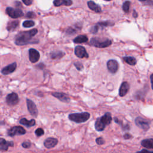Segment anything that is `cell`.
<instances>
[{
    "label": "cell",
    "instance_id": "6da1fadb",
    "mask_svg": "<svg viewBox=\"0 0 153 153\" xmlns=\"http://www.w3.org/2000/svg\"><path fill=\"white\" fill-rule=\"evenodd\" d=\"M38 32L36 29H32L29 31H24L18 33L15 37V43L17 45H24L29 44H36L38 40L32 39Z\"/></svg>",
    "mask_w": 153,
    "mask_h": 153
},
{
    "label": "cell",
    "instance_id": "7a4b0ae2",
    "mask_svg": "<svg viewBox=\"0 0 153 153\" xmlns=\"http://www.w3.org/2000/svg\"><path fill=\"white\" fill-rule=\"evenodd\" d=\"M68 117L69 119L72 121L76 123H81L87 121L90 117V113L87 112L81 113H74L69 114Z\"/></svg>",
    "mask_w": 153,
    "mask_h": 153
},
{
    "label": "cell",
    "instance_id": "3957f363",
    "mask_svg": "<svg viewBox=\"0 0 153 153\" xmlns=\"http://www.w3.org/2000/svg\"><path fill=\"white\" fill-rule=\"evenodd\" d=\"M112 44L111 40L105 38L104 39H100L97 37H93L90 40V44L97 48H105L111 45Z\"/></svg>",
    "mask_w": 153,
    "mask_h": 153
},
{
    "label": "cell",
    "instance_id": "277c9868",
    "mask_svg": "<svg viewBox=\"0 0 153 153\" xmlns=\"http://www.w3.org/2000/svg\"><path fill=\"white\" fill-rule=\"evenodd\" d=\"M136 125L144 131H147L149 128L151 121L147 119L143 118L140 117H137L134 120Z\"/></svg>",
    "mask_w": 153,
    "mask_h": 153
},
{
    "label": "cell",
    "instance_id": "5b68a950",
    "mask_svg": "<svg viewBox=\"0 0 153 153\" xmlns=\"http://www.w3.org/2000/svg\"><path fill=\"white\" fill-rule=\"evenodd\" d=\"M26 133V130L21 126H14L10 128L7 131L9 136H14L17 135H23Z\"/></svg>",
    "mask_w": 153,
    "mask_h": 153
},
{
    "label": "cell",
    "instance_id": "8992f818",
    "mask_svg": "<svg viewBox=\"0 0 153 153\" xmlns=\"http://www.w3.org/2000/svg\"><path fill=\"white\" fill-rule=\"evenodd\" d=\"M7 14L13 19H17L23 16V13L22 10L18 8H13L12 7H7L6 8Z\"/></svg>",
    "mask_w": 153,
    "mask_h": 153
},
{
    "label": "cell",
    "instance_id": "52a82bcc",
    "mask_svg": "<svg viewBox=\"0 0 153 153\" xmlns=\"http://www.w3.org/2000/svg\"><path fill=\"white\" fill-rule=\"evenodd\" d=\"M19 97L17 93H11L6 97V102L10 106H14L19 102Z\"/></svg>",
    "mask_w": 153,
    "mask_h": 153
},
{
    "label": "cell",
    "instance_id": "ba28073f",
    "mask_svg": "<svg viewBox=\"0 0 153 153\" xmlns=\"http://www.w3.org/2000/svg\"><path fill=\"white\" fill-rule=\"evenodd\" d=\"M26 105L27 110L29 112V113L34 117H36L38 115V109L36 108V106L35 105V103L32 102L30 99H26Z\"/></svg>",
    "mask_w": 153,
    "mask_h": 153
},
{
    "label": "cell",
    "instance_id": "9c48e42d",
    "mask_svg": "<svg viewBox=\"0 0 153 153\" xmlns=\"http://www.w3.org/2000/svg\"><path fill=\"white\" fill-rule=\"evenodd\" d=\"M75 54L79 58H84L88 57V54L86 51L85 48L81 45H78L75 48Z\"/></svg>",
    "mask_w": 153,
    "mask_h": 153
},
{
    "label": "cell",
    "instance_id": "30bf717a",
    "mask_svg": "<svg viewBox=\"0 0 153 153\" xmlns=\"http://www.w3.org/2000/svg\"><path fill=\"white\" fill-rule=\"evenodd\" d=\"M106 65L109 72H110L111 74L116 73L118 69V63L115 60L111 59L108 60Z\"/></svg>",
    "mask_w": 153,
    "mask_h": 153
},
{
    "label": "cell",
    "instance_id": "8fae6325",
    "mask_svg": "<svg viewBox=\"0 0 153 153\" xmlns=\"http://www.w3.org/2000/svg\"><path fill=\"white\" fill-rule=\"evenodd\" d=\"M39 53L34 48H30L29 50V59L30 62L35 63L39 59Z\"/></svg>",
    "mask_w": 153,
    "mask_h": 153
},
{
    "label": "cell",
    "instance_id": "7c38bea8",
    "mask_svg": "<svg viewBox=\"0 0 153 153\" xmlns=\"http://www.w3.org/2000/svg\"><path fill=\"white\" fill-rule=\"evenodd\" d=\"M16 67H17L16 62H13L3 68L1 70V73L3 75H8L10 74H11L13 72H14V71L16 69Z\"/></svg>",
    "mask_w": 153,
    "mask_h": 153
},
{
    "label": "cell",
    "instance_id": "4fadbf2b",
    "mask_svg": "<svg viewBox=\"0 0 153 153\" xmlns=\"http://www.w3.org/2000/svg\"><path fill=\"white\" fill-rule=\"evenodd\" d=\"M51 94L55 97L56 98L58 99L60 101L64 102V103H69L70 102V98L65 94L63 93L59 92H53Z\"/></svg>",
    "mask_w": 153,
    "mask_h": 153
},
{
    "label": "cell",
    "instance_id": "5bb4252c",
    "mask_svg": "<svg viewBox=\"0 0 153 153\" xmlns=\"http://www.w3.org/2000/svg\"><path fill=\"white\" fill-rule=\"evenodd\" d=\"M58 140L57 139L54 137H48L44 142V145L45 148L50 149L54 147L57 144Z\"/></svg>",
    "mask_w": 153,
    "mask_h": 153
},
{
    "label": "cell",
    "instance_id": "9a60e30c",
    "mask_svg": "<svg viewBox=\"0 0 153 153\" xmlns=\"http://www.w3.org/2000/svg\"><path fill=\"white\" fill-rule=\"evenodd\" d=\"M130 88V86L129 84L127 82L124 81L121 84V86L120 87L119 89V95L121 97H123L124 96L128 91Z\"/></svg>",
    "mask_w": 153,
    "mask_h": 153
},
{
    "label": "cell",
    "instance_id": "2e32d148",
    "mask_svg": "<svg viewBox=\"0 0 153 153\" xmlns=\"http://www.w3.org/2000/svg\"><path fill=\"white\" fill-rule=\"evenodd\" d=\"M13 142L7 141L3 138L0 139V149L1 151H7L9 146H13Z\"/></svg>",
    "mask_w": 153,
    "mask_h": 153
},
{
    "label": "cell",
    "instance_id": "e0dca14e",
    "mask_svg": "<svg viewBox=\"0 0 153 153\" xmlns=\"http://www.w3.org/2000/svg\"><path fill=\"white\" fill-rule=\"evenodd\" d=\"M100 120L101 122L106 126L110 124L112 121V117L111 115V113L106 112L105 113L102 117L100 118Z\"/></svg>",
    "mask_w": 153,
    "mask_h": 153
},
{
    "label": "cell",
    "instance_id": "ac0fdd59",
    "mask_svg": "<svg viewBox=\"0 0 153 153\" xmlns=\"http://www.w3.org/2000/svg\"><path fill=\"white\" fill-rule=\"evenodd\" d=\"M87 5L88 7L92 11H94L96 13H100L102 11L101 7L97 4H96L93 1H90L87 2Z\"/></svg>",
    "mask_w": 153,
    "mask_h": 153
},
{
    "label": "cell",
    "instance_id": "d6986e66",
    "mask_svg": "<svg viewBox=\"0 0 153 153\" xmlns=\"http://www.w3.org/2000/svg\"><path fill=\"white\" fill-rule=\"evenodd\" d=\"M20 123L27 127H30L32 126H34L35 125V120L34 119H31L30 120L28 121L26 118H23L20 120Z\"/></svg>",
    "mask_w": 153,
    "mask_h": 153
},
{
    "label": "cell",
    "instance_id": "ffe728a7",
    "mask_svg": "<svg viewBox=\"0 0 153 153\" xmlns=\"http://www.w3.org/2000/svg\"><path fill=\"white\" fill-rule=\"evenodd\" d=\"M141 145L146 148L153 149V139L149 138L143 139L141 141Z\"/></svg>",
    "mask_w": 153,
    "mask_h": 153
},
{
    "label": "cell",
    "instance_id": "44dd1931",
    "mask_svg": "<svg viewBox=\"0 0 153 153\" xmlns=\"http://www.w3.org/2000/svg\"><path fill=\"white\" fill-rule=\"evenodd\" d=\"M72 1L70 0H55L53 1V4L56 7H59L62 5L70 6L72 4Z\"/></svg>",
    "mask_w": 153,
    "mask_h": 153
},
{
    "label": "cell",
    "instance_id": "7402d4cb",
    "mask_svg": "<svg viewBox=\"0 0 153 153\" xmlns=\"http://www.w3.org/2000/svg\"><path fill=\"white\" fill-rule=\"evenodd\" d=\"M65 55V53L61 51H54L50 53V56L52 59H59L62 58Z\"/></svg>",
    "mask_w": 153,
    "mask_h": 153
},
{
    "label": "cell",
    "instance_id": "603a6c76",
    "mask_svg": "<svg viewBox=\"0 0 153 153\" xmlns=\"http://www.w3.org/2000/svg\"><path fill=\"white\" fill-rule=\"evenodd\" d=\"M19 22L18 20H14L8 23L7 29L8 31H13L19 25Z\"/></svg>",
    "mask_w": 153,
    "mask_h": 153
},
{
    "label": "cell",
    "instance_id": "cb8c5ba5",
    "mask_svg": "<svg viewBox=\"0 0 153 153\" xmlns=\"http://www.w3.org/2000/svg\"><path fill=\"white\" fill-rule=\"evenodd\" d=\"M88 41V38L85 35H78L76 38H75L73 40V41L75 43H83V42H86Z\"/></svg>",
    "mask_w": 153,
    "mask_h": 153
},
{
    "label": "cell",
    "instance_id": "d4e9b609",
    "mask_svg": "<svg viewBox=\"0 0 153 153\" xmlns=\"http://www.w3.org/2000/svg\"><path fill=\"white\" fill-rule=\"evenodd\" d=\"M95 128L97 131H103L105 128V126L101 122L100 120V118H98L96 122H95Z\"/></svg>",
    "mask_w": 153,
    "mask_h": 153
},
{
    "label": "cell",
    "instance_id": "484cf974",
    "mask_svg": "<svg viewBox=\"0 0 153 153\" xmlns=\"http://www.w3.org/2000/svg\"><path fill=\"white\" fill-rule=\"evenodd\" d=\"M123 60L128 65L134 66L136 64L137 61L136 59L131 56H125L123 57Z\"/></svg>",
    "mask_w": 153,
    "mask_h": 153
},
{
    "label": "cell",
    "instance_id": "4316f807",
    "mask_svg": "<svg viewBox=\"0 0 153 153\" xmlns=\"http://www.w3.org/2000/svg\"><path fill=\"white\" fill-rule=\"evenodd\" d=\"M130 1H125L122 6L123 10L125 13H128L129 11V9H130Z\"/></svg>",
    "mask_w": 153,
    "mask_h": 153
},
{
    "label": "cell",
    "instance_id": "83f0119b",
    "mask_svg": "<svg viewBox=\"0 0 153 153\" xmlns=\"http://www.w3.org/2000/svg\"><path fill=\"white\" fill-rule=\"evenodd\" d=\"M24 27H31L35 25V22L32 20H25L22 24Z\"/></svg>",
    "mask_w": 153,
    "mask_h": 153
},
{
    "label": "cell",
    "instance_id": "f1b7e54d",
    "mask_svg": "<svg viewBox=\"0 0 153 153\" xmlns=\"http://www.w3.org/2000/svg\"><path fill=\"white\" fill-rule=\"evenodd\" d=\"M99 26H102V27H105V26H113L114 23L111 21H106V22H102L97 23Z\"/></svg>",
    "mask_w": 153,
    "mask_h": 153
},
{
    "label": "cell",
    "instance_id": "f546056e",
    "mask_svg": "<svg viewBox=\"0 0 153 153\" xmlns=\"http://www.w3.org/2000/svg\"><path fill=\"white\" fill-rule=\"evenodd\" d=\"M99 29V25L97 23L96 25L93 26L91 27L90 31V32L92 33L93 34H95V33H96L98 32Z\"/></svg>",
    "mask_w": 153,
    "mask_h": 153
},
{
    "label": "cell",
    "instance_id": "4dcf8cb0",
    "mask_svg": "<svg viewBox=\"0 0 153 153\" xmlns=\"http://www.w3.org/2000/svg\"><path fill=\"white\" fill-rule=\"evenodd\" d=\"M74 65L78 71H81L83 69V65L80 62H75L74 63Z\"/></svg>",
    "mask_w": 153,
    "mask_h": 153
},
{
    "label": "cell",
    "instance_id": "1f68e13d",
    "mask_svg": "<svg viewBox=\"0 0 153 153\" xmlns=\"http://www.w3.org/2000/svg\"><path fill=\"white\" fill-rule=\"evenodd\" d=\"M35 134H36L37 136H42V135L44 134V130H43L42 128H38L35 130Z\"/></svg>",
    "mask_w": 153,
    "mask_h": 153
},
{
    "label": "cell",
    "instance_id": "d6a6232c",
    "mask_svg": "<svg viewBox=\"0 0 153 153\" xmlns=\"http://www.w3.org/2000/svg\"><path fill=\"white\" fill-rule=\"evenodd\" d=\"M35 16H36L35 14L33 12H32V11H29V12H27V13L26 14V15H25V17H26V18H29V19L35 17Z\"/></svg>",
    "mask_w": 153,
    "mask_h": 153
},
{
    "label": "cell",
    "instance_id": "836d02e7",
    "mask_svg": "<svg viewBox=\"0 0 153 153\" xmlns=\"http://www.w3.org/2000/svg\"><path fill=\"white\" fill-rule=\"evenodd\" d=\"M30 145H31V143L30 141H25L22 144V146L25 148H28L30 146Z\"/></svg>",
    "mask_w": 153,
    "mask_h": 153
},
{
    "label": "cell",
    "instance_id": "e575fe53",
    "mask_svg": "<svg viewBox=\"0 0 153 153\" xmlns=\"http://www.w3.org/2000/svg\"><path fill=\"white\" fill-rule=\"evenodd\" d=\"M96 143H97L98 145H103V144H104V143H105L104 139H103L102 137H97V138L96 139Z\"/></svg>",
    "mask_w": 153,
    "mask_h": 153
},
{
    "label": "cell",
    "instance_id": "d590c367",
    "mask_svg": "<svg viewBox=\"0 0 153 153\" xmlns=\"http://www.w3.org/2000/svg\"><path fill=\"white\" fill-rule=\"evenodd\" d=\"M76 32L75 30L74 29H72V28H68L67 30H66V33L68 34H75V33Z\"/></svg>",
    "mask_w": 153,
    "mask_h": 153
},
{
    "label": "cell",
    "instance_id": "8d00e7d4",
    "mask_svg": "<svg viewBox=\"0 0 153 153\" xmlns=\"http://www.w3.org/2000/svg\"><path fill=\"white\" fill-rule=\"evenodd\" d=\"M23 2L26 5H30L33 2V1L32 0H23Z\"/></svg>",
    "mask_w": 153,
    "mask_h": 153
},
{
    "label": "cell",
    "instance_id": "74e56055",
    "mask_svg": "<svg viewBox=\"0 0 153 153\" xmlns=\"http://www.w3.org/2000/svg\"><path fill=\"white\" fill-rule=\"evenodd\" d=\"M137 153H153V151H148V150L143 149L140 151L137 152Z\"/></svg>",
    "mask_w": 153,
    "mask_h": 153
},
{
    "label": "cell",
    "instance_id": "f35d334b",
    "mask_svg": "<svg viewBox=\"0 0 153 153\" xmlns=\"http://www.w3.org/2000/svg\"><path fill=\"white\" fill-rule=\"evenodd\" d=\"M131 137H132V136H131L130 134H129V133H126V134H124V138L125 139H130Z\"/></svg>",
    "mask_w": 153,
    "mask_h": 153
},
{
    "label": "cell",
    "instance_id": "ab89813d",
    "mask_svg": "<svg viewBox=\"0 0 153 153\" xmlns=\"http://www.w3.org/2000/svg\"><path fill=\"white\" fill-rule=\"evenodd\" d=\"M150 80H151V88L153 90V74L150 75Z\"/></svg>",
    "mask_w": 153,
    "mask_h": 153
},
{
    "label": "cell",
    "instance_id": "60d3db41",
    "mask_svg": "<svg viewBox=\"0 0 153 153\" xmlns=\"http://www.w3.org/2000/svg\"><path fill=\"white\" fill-rule=\"evenodd\" d=\"M133 16L134 18H136L137 17V13L134 10H133Z\"/></svg>",
    "mask_w": 153,
    "mask_h": 153
}]
</instances>
